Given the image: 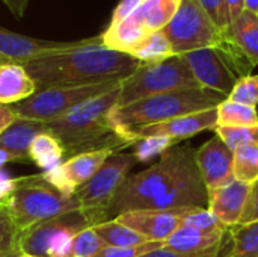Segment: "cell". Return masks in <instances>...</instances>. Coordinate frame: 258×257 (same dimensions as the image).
Here are the masks:
<instances>
[{
  "instance_id": "obj_33",
  "label": "cell",
  "mask_w": 258,
  "mask_h": 257,
  "mask_svg": "<svg viewBox=\"0 0 258 257\" xmlns=\"http://www.w3.org/2000/svg\"><path fill=\"white\" fill-rule=\"evenodd\" d=\"M181 226L192 227V229H197L200 232H207V233H218V232H227L228 230L210 212V209H200V208L190 211L189 215L184 218Z\"/></svg>"
},
{
  "instance_id": "obj_5",
  "label": "cell",
  "mask_w": 258,
  "mask_h": 257,
  "mask_svg": "<svg viewBox=\"0 0 258 257\" xmlns=\"http://www.w3.org/2000/svg\"><path fill=\"white\" fill-rule=\"evenodd\" d=\"M82 209L76 195H63L41 176L20 177L12 194L0 201V212L21 235L30 227Z\"/></svg>"
},
{
  "instance_id": "obj_47",
  "label": "cell",
  "mask_w": 258,
  "mask_h": 257,
  "mask_svg": "<svg viewBox=\"0 0 258 257\" xmlns=\"http://www.w3.org/2000/svg\"><path fill=\"white\" fill-rule=\"evenodd\" d=\"M20 254H21V253H20V250H14V251H9V253L2 254L0 257H18Z\"/></svg>"
},
{
  "instance_id": "obj_11",
  "label": "cell",
  "mask_w": 258,
  "mask_h": 257,
  "mask_svg": "<svg viewBox=\"0 0 258 257\" xmlns=\"http://www.w3.org/2000/svg\"><path fill=\"white\" fill-rule=\"evenodd\" d=\"M136 164L139 161L133 153H112L101 168L76 191L80 208L97 215L101 223L109 221L107 208Z\"/></svg>"
},
{
  "instance_id": "obj_36",
  "label": "cell",
  "mask_w": 258,
  "mask_h": 257,
  "mask_svg": "<svg viewBox=\"0 0 258 257\" xmlns=\"http://www.w3.org/2000/svg\"><path fill=\"white\" fill-rule=\"evenodd\" d=\"M160 247H163V242H151V241L132 247H104L94 257H142Z\"/></svg>"
},
{
  "instance_id": "obj_12",
  "label": "cell",
  "mask_w": 258,
  "mask_h": 257,
  "mask_svg": "<svg viewBox=\"0 0 258 257\" xmlns=\"http://www.w3.org/2000/svg\"><path fill=\"white\" fill-rule=\"evenodd\" d=\"M112 153L116 151L112 148H100V150L76 155L67 159L59 167L45 171L42 177L54 189H57L63 195L71 197L82 185H85L101 168V165Z\"/></svg>"
},
{
  "instance_id": "obj_38",
  "label": "cell",
  "mask_w": 258,
  "mask_h": 257,
  "mask_svg": "<svg viewBox=\"0 0 258 257\" xmlns=\"http://www.w3.org/2000/svg\"><path fill=\"white\" fill-rule=\"evenodd\" d=\"M18 239H20V233L0 212V256L18 250Z\"/></svg>"
},
{
  "instance_id": "obj_4",
  "label": "cell",
  "mask_w": 258,
  "mask_h": 257,
  "mask_svg": "<svg viewBox=\"0 0 258 257\" xmlns=\"http://www.w3.org/2000/svg\"><path fill=\"white\" fill-rule=\"evenodd\" d=\"M227 98V95L204 86L184 88L148 97L127 106H116L112 109L109 120L113 130L122 139L130 142V145H133L135 141L130 136V130L142 126L165 123L177 117L215 109Z\"/></svg>"
},
{
  "instance_id": "obj_41",
  "label": "cell",
  "mask_w": 258,
  "mask_h": 257,
  "mask_svg": "<svg viewBox=\"0 0 258 257\" xmlns=\"http://www.w3.org/2000/svg\"><path fill=\"white\" fill-rule=\"evenodd\" d=\"M17 185L18 179L11 177V174L6 170H0V201L5 200L9 194H12Z\"/></svg>"
},
{
  "instance_id": "obj_49",
  "label": "cell",
  "mask_w": 258,
  "mask_h": 257,
  "mask_svg": "<svg viewBox=\"0 0 258 257\" xmlns=\"http://www.w3.org/2000/svg\"><path fill=\"white\" fill-rule=\"evenodd\" d=\"M18 257H35V256H29V254H20Z\"/></svg>"
},
{
  "instance_id": "obj_22",
  "label": "cell",
  "mask_w": 258,
  "mask_h": 257,
  "mask_svg": "<svg viewBox=\"0 0 258 257\" xmlns=\"http://www.w3.org/2000/svg\"><path fill=\"white\" fill-rule=\"evenodd\" d=\"M225 36L234 42L246 58L258 65V14L245 11L234 23H231L225 30Z\"/></svg>"
},
{
  "instance_id": "obj_29",
  "label": "cell",
  "mask_w": 258,
  "mask_h": 257,
  "mask_svg": "<svg viewBox=\"0 0 258 257\" xmlns=\"http://www.w3.org/2000/svg\"><path fill=\"white\" fill-rule=\"evenodd\" d=\"M234 179L243 183H254L258 180V142L246 144L234 150L233 155Z\"/></svg>"
},
{
  "instance_id": "obj_1",
  "label": "cell",
  "mask_w": 258,
  "mask_h": 257,
  "mask_svg": "<svg viewBox=\"0 0 258 257\" xmlns=\"http://www.w3.org/2000/svg\"><path fill=\"white\" fill-rule=\"evenodd\" d=\"M209 209V191L190 144L171 147L150 168L128 176L107 208V220L142 209Z\"/></svg>"
},
{
  "instance_id": "obj_15",
  "label": "cell",
  "mask_w": 258,
  "mask_h": 257,
  "mask_svg": "<svg viewBox=\"0 0 258 257\" xmlns=\"http://www.w3.org/2000/svg\"><path fill=\"white\" fill-rule=\"evenodd\" d=\"M233 155L234 151L218 135L197 150V165L207 191L236 180L233 174Z\"/></svg>"
},
{
  "instance_id": "obj_24",
  "label": "cell",
  "mask_w": 258,
  "mask_h": 257,
  "mask_svg": "<svg viewBox=\"0 0 258 257\" xmlns=\"http://www.w3.org/2000/svg\"><path fill=\"white\" fill-rule=\"evenodd\" d=\"M65 156L63 147L60 142L48 132H44L38 135L29 150L30 161L41 170L50 171L62 164V159Z\"/></svg>"
},
{
  "instance_id": "obj_35",
  "label": "cell",
  "mask_w": 258,
  "mask_h": 257,
  "mask_svg": "<svg viewBox=\"0 0 258 257\" xmlns=\"http://www.w3.org/2000/svg\"><path fill=\"white\" fill-rule=\"evenodd\" d=\"M230 248H231V241H230V233H228L221 244H218L216 247H213L207 251H203V253H180V251L169 250L166 247H160L142 257H227Z\"/></svg>"
},
{
  "instance_id": "obj_21",
  "label": "cell",
  "mask_w": 258,
  "mask_h": 257,
  "mask_svg": "<svg viewBox=\"0 0 258 257\" xmlns=\"http://www.w3.org/2000/svg\"><path fill=\"white\" fill-rule=\"evenodd\" d=\"M227 235H228V230L218 232V233H207V232H200L192 227L180 226L163 242V247L174 250V251H180V253H203L221 244Z\"/></svg>"
},
{
  "instance_id": "obj_14",
  "label": "cell",
  "mask_w": 258,
  "mask_h": 257,
  "mask_svg": "<svg viewBox=\"0 0 258 257\" xmlns=\"http://www.w3.org/2000/svg\"><path fill=\"white\" fill-rule=\"evenodd\" d=\"M216 126H218V108L177 117L165 123L136 127L130 130V136L135 142L148 136H163L181 142L204 130H215Z\"/></svg>"
},
{
  "instance_id": "obj_3",
  "label": "cell",
  "mask_w": 258,
  "mask_h": 257,
  "mask_svg": "<svg viewBox=\"0 0 258 257\" xmlns=\"http://www.w3.org/2000/svg\"><path fill=\"white\" fill-rule=\"evenodd\" d=\"M119 89L121 85L45 123L47 132L60 142L68 159L85 151L100 148L118 151L130 145L113 130L109 120L112 109L118 105Z\"/></svg>"
},
{
  "instance_id": "obj_27",
  "label": "cell",
  "mask_w": 258,
  "mask_h": 257,
  "mask_svg": "<svg viewBox=\"0 0 258 257\" xmlns=\"http://www.w3.org/2000/svg\"><path fill=\"white\" fill-rule=\"evenodd\" d=\"M172 45L163 30L151 32L147 39L132 53L141 64H156L174 56Z\"/></svg>"
},
{
  "instance_id": "obj_26",
  "label": "cell",
  "mask_w": 258,
  "mask_h": 257,
  "mask_svg": "<svg viewBox=\"0 0 258 257\" xmlns=\"http://www.w3.org/2000/svg\"><path fill=\"white\" fill-rule=\"evenodd\" d=\"M231 248L227 257H258V221L228 229Z\"/></svg>"
},
{
  "instance_id": "obj_31",
  "label": "cell",
  "mask_w": 258,
  "mask_h": 257,
  "mask_svg": "<svg viewBox=\"0 0 258 257\" xmlns=\"http://www.w3.org/2000/svg\"><path fill=\"white\" fill-rule=\"evenodd\" d=\"M215 135H218L233 151L242 145L258 142V126L245 127H215Z\"/></svg>"
},
{
  "instance_id": "obj_28",
  "label": "cell",
  "mask_w": 258,
  "mask_h": 257,
  "mask_svg": "<svg viewBox=\"0 0 258 257\" xmlns=\"http://www.w3.org/2000/svg\"><path fill=\"white\" fill-rule=\"evenodd\" d=\"M218 126L222 127L258 126L257 108L234 103L227 98L218 106Z\"/></svg>"
},
{
  "instance_id": "obj_16",
  "label": "cell",
  "mask_w": 258,
  "mask_h": 257,
  "mask_svg": "<svg viewBox=\"0 0 258 257\" xmlns=\"http://www.w3.org/2000/svg\"><path fill=\"white\" fill-rule=\"evenodd\" d=\"M73 42L38 39L8 30L3 26H0V58L6 59L8 62L24 64L38 56L63 50L70 47Z\"/></svg>"
},
{
  "instance_id": "obj_13",
  "label": "cell",
  "mask_w": 258,
  "mask_h": 257,
  "mask_svg": "<svg viewBox=\"0 0 258 257\" xmlns=\"http://www.w3.org/2000/svg\"><path fill=\"white\" fill-rule=\"evenodd\" d=\"M197 208L181 209H142L118 215L115 220L133 229L151 242H165L184 221L190 211Z\"/></svg>"
},
{
  "instance_id": "obj_37",
  "label": "cell",
  "mask_w": 258,
  "mask_h": 257,
  "mask_svg": "<svg viewBox=\"0 0 258 257\" xmlns=\"http://www.w3.org/2000/svg\"><path fill=\"white\" fill-rule=\"evenodd\" d=\"M206 14L210 17V20L221 29L225 30L231 21H230V14H228V6L227 0H198Z\"/></svg>"
},
{
  "instance_id": "obj_10",
  "label": "cell",
  "mask_w": 258,
  "mask_h": 257,
  "mask_svg": "<svg viewBox=\"0 0 258 257\" xmlns=\"http://www.w3.org/2000/svg\"><path fill=\"white\" fill-rule=\"evenodd\" d=\"M163 32L175 55L215 47L224 39V30L210 20L198 0H181Z\"/></svg>"
},
{
  "instance_id": "obj_25",
  "label": "cell",
  "mask_w": 258,
  "mask_h": 257,
  "mask_svg": "<svg viewBox=\"0 0 258 257\" xmlns=\"http://www.w3.org/2000/svg\"><path fill=\"white\" fill-rule=\"evenodd\" d=\"M92 229L107 247H132V245H141V244L150 242L142 235L124 226L118 220H109V221L100 223L94 226Z\"/></svg>"
},
{
  "instance_id": "obj_45",
  "label": "cell",
  "mask_w": 258,
  "mask_h": 257,
  "mask_svg": "<svg viewBox=\"0 0 258 257\" xmlns=\"http://www.w3.org/2000/svg\"><path fill=\"white\" fill-rule=\"evenodd\" d=\"M245 11L258 14V0H245Z\"/></svg>"
},
{
  "instance_id": "obj_2",
  "label": "cell",
  "mask_w": 258,
  "mask_h": 257,
  "mask_svg": "<svg viewBox=\"0 0 258 257\" xmlns=\"http://www.w3.org/2000/svg\"><path fill=\"white\" fill-rule=\"evenodd\" d=\"M38 91L59 86H83L124 82L141 62L132 55L107 48L101 36L74 41L70 47L21 64Z\"/></svg>"
},
{
  "instance_id": "obj_39",
  "label": "cell",
  "mask_w": 258,
  "mask_h": 257,
  "mask_svg": "<svg viewBox=\"0 0 258 257\" xmlns=\"http://www.w3.org/2000/svg\"><path fill=\"white\" fill-rule=\"evenodd\" d=\"M258 221V180L251 183L248 198L242 212V217L239 220V224H249Z\"/></svg>"
},
{
  "instance_id": "obj_9",
  "label": "cell",
  "mask_w": 258,
  "mask_h": 257,
  "mask_svg": "<svg viewBox=\"0 0 258 257\" xmlns=\"http://www.w3.org/2000/svg\"><path fill=\"white\" fill-rule=\"evenodd\" d=\"M122 82H106L97 85H83V86H59L36 91L29 98L11 105V109L20 118L35 120V121H51L70 109L98 97L104 92L112 91L119 86Z\"/></svg>"
},
{
  "instance_id": "obj_17",
  "label": "cell",
  "mask_w": 258,
  "mask_h": 257,
  "mask_svg": "<svg viewBox=\"0 0 258 257\" xmlns=\"http://www.w3.org/2000/svg\"><path fill=\"white\" fill-rule=\"evenodd\" d=\"M249 186V183L233 180L225 186L209 191V209L227 229L239 224L248 198Z\"/></svg>"
},
{
  "instance_id": "obj_44",
  "label": "cell",
  "mask_w": 258,
  "mask_h": 257,
  "mask_svg": "<svg viewBox=\"0 0 258 257\" xmlns=\"http://www.w3.org/2000/svg\"><path fill=\"white\" fill-rule=\"evenodd\" d=\"M27 3L29 0H9L8 8L17 18H23L27 9Z\"/></svg>"
},
{
  "instance_id": "obj_30",
  "label": "cell",
  "mask_w": 258,
  "mask_h": 257,
  "mask_svg": "<svg viewBox=\"0 0 258 257\" xmlns=\"http://www.w3.org/2000/svg\"><path fill=\"white\" fill-rule=\"evenodd\" d=\"M180 142L163 138V136H148L142 138L138 142H135L133 147V155L138 158L139 162H150L156 158H162L171 147L177 145Z\"/></svg>"
},
{
  "instance_id": "obj_34",
  "label": "cell",
  "mask_w": 258,
  "mask_h": 257,
  "mask_svg": "<svg viewBox=\"0 0 258 257\" xmlns=\"http://www.w3.org/2000/svg\"><path fill=\"white\" fill-rule=\"evenodd\" d=\"M228 100L245 106H258V76H246L240 79L228 95Z\"/></svg>"
},
{
  "instance_id": "obj_18",
  "label": "cell",
  "mask_w": 258,
  "mask_h": 257,
  "mask_svg": "<svg viewBox=\"0 0 258 257\" xmlns=\"http://www.w3.org/2000/svg\"><path fill=\"white\" fill-rule=\"evenodd\" d=\"M44 132H47L45 123L17 117L0 135V148L8 151L14 161H27L33 139Z\"/></svg>"
},
{
  "instance_id": "obj_19",
  "label": "cell",
  "mask_w": 258,
  "mask_h": 257,
  "mask_svg": "<svg viewBox=\"0 0 258 257\" xmlns=\"http://www.w3.org/2000/svg\"><path fill=\"white\" fill-rule=\"evenodd\" d=\"M150 33L151 32L133 14L122 21L110 23L100 36L107 48L132 55L147 39Z\"/></svg>"
},
{
  "instance_id": "obj_42",
  "label": "cell",
  "mask_w": 258,
  "mask_h": 257,
  "mask_svg": "<svg viewBox=\"0 0 258 257\" xmlns=\"http://www.w3.org/2000/svg\"><path fill=\"white\" fill-rule=\"evenodd\" d=\"M15 120H17V115H15V112L11 109V106L0 105V135H2L3 130H5L8 126H11Z\"/></svg>"
},
{
  "instance_id": "obj_23",
  "label": "cell",
  "mask_w": 258,
  "mask_h": 257,
  "mask_svg": "<svg viewBox=\"0 0 258 257\" xmlns=\"http://www.w3.org/2000/svg\"><path fill=\"white\" fill-rule=\"evenodd\" d=\"M181 0H144L135 12L138 20L150 30H163L175 15Z\"/></svg>"
},
{
  "instance_id": "obj_32",
  "label": "cell",
  "mask_w": 258,
  "mask_h": 257,
  "mask_svg": "<svg viewBox=\"0 0 258 257\" xmlns=\"http://www.w3.org/2000/svg\"><path fill=\"white\" fill-rule=\"evenodd\" d=\"M104 247H107L101 238L94 232L92 227L77 233L71 244L70 257H94L97 256Z\"/></svg>"
},
{
  "instance_id": "obj_7",
  "label": "cell",
  "mask_w": 258,
  "mask_h": 257,
  "mask_svg": "<svg viewBox=\"0 0 258 257\" xmlns=\"http://www.w3.org/2000/svg\"><path fill=\"white\" fill-rule=\"evenodd\" d=\"M100 223L97 215L85 209L67 212L23 232L18 250L21 254L35 257H70L74 236Z\"/></svg>"
},
{
  "instance_id": "obj_8",
  "label": "cell",
  "mask_w": 258,
  "mask_h": 257,
  "mask_svg": "<svg viewBox=\"0 0 258 257\" xmlns=\"http://www.w3.org/2000/svg\"><path fill=\"white\" fill-rule=\"evenodd\" d=\"M201 86L181 55H174L162 62L141 64L138 70L121 83L116 106L154 97L159 94Z\"/></svg>"
},
{
  "instance_id": "obj_43",
  "label": "cell",
  "mask_w": 258,
  "mask_h": 257,
  "mask_svg": "<svg viewBox=\"0 0 258 257\" xmlns=\"http://www.w3.org/2000/svg\"><path fill=\"white\" fill-rule=\"evenodd\" d=\"M230 21L234 23L245 12V0H227Z\"/></svg>"
},
{
  "instance_id": "obj_46",
  "label": "cell",
  "mask_w": 258,
  "mask_h": 257,
  "mask_svg": "<svg viewBox=\"0 0 258 257\" xmlns=\"http://www.w3.org/2000/svg\"><path fill=\"white\" fill-rule=\"evenodd\" d=\"M9 161H14L12 156L8 151H5L3 148H0V170H3V165Z\"/></svg>"
},
{
  "instance_id": "obj_48",
  "label": "cell",
  "mask_w": 258,
  "mask_h": 257,
  "mask_svg": "<svg viewBox=\"0 0 258 257\" xmlns=\"http://www.w3.org/2000/svg\"><path fill=\"white\" fill-rule=\"evenodd\" d=\"M8 61L6 59H3V58H0V65H3V64H6Z\"/></svg>"
},
{
  "instance_id": "obj_40",
  "label": "cell",
  "mask_w": 258,
  "mask_h": 257,
  "mask_svg": "<svg viewBox=\"0 0 258 257\" xmlns=\"http://www.w3.org/2000/svg\"><path fill=\"white\" fill-rule=\"evenodd\" d=\"M144 0H119V3L116 5L113 14H112V20L110 23H118L122 21L128 17H132L142 5Z\"/></svg>"
},
{
  "instance_id": "obj_50",
  "label": "cell",
  "mask_w": 258,
  "mask_h": 257,
  "mask_svg": "<svg viewBox=\"0 0 258 257\" xmlns=\"http://www.w3.org/2000/svg\"><path fill=\"white\" fill-rule=\"evenodd\" d=\"M2 2H3V3H5L6 6H8V3H9V0H2Z\"/></svg>"
},
{
  "instance_id": "obj_20",
  "label": "cell",
  "mask_w": 258,
  "mask_h": 257,
  "mask_svg": "<svg viewBox=\"0 0 258 257\" xmlns=\"http://www.w3.org/2000/svg\"><path fill=\"white\" fill-rule=\"evenodd\" d=\"M38 91L35 80L21 64L6 62L0 65V105L20 103Z\"/></svg>"
},
{
  "instance_id": "obj_6",
  "label": "cell",
  "mask_w": 258,
  "mask_h": 257,
  "mask_svg": "<svg viewBox=\"0 0 258 257\" xmlns=\"http://www.w3.org/2000/svg\"><path fill=\"white\" fill-rule=\"evenodd\" d=\"M181 56L201 86L218 91L227 97L234 85L240 79L251 76L254 70V64L225 36V33L218 45L194 50Z\"/></svg>"
}]
</instances>
